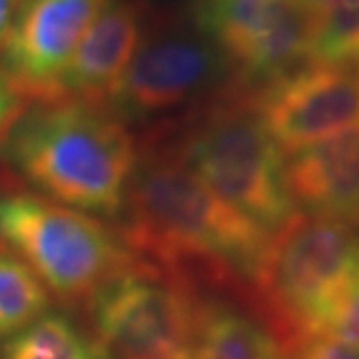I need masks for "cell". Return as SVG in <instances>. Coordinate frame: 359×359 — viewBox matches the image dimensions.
Wrapping results in <instances>:
<instances>
[{"label": "cell", "instance_id": "obj_1", "mask_svg": "<svg viewBox=\"0 0 359 359\" xmlns=\"http://www.w3.org/2000/svg\"><path fill=\"white\" fill-rule=\"evenodd\" d=\"M122 212L130 254L190 283L250 292L273 238L219 200L174 148L142 152Z\"/></svg>", "mask_w": 359, "mask_h": 359}, {"label": "cell", "instance_id": "obj_2", "mask_svg": "<svg viewBox=\"0 0 359 359\" xmlns=\"http://www.w3.org/2000/svg\"><path fill=\"white\" fill-rule=\"evenodd\" d=\"M0 150L40 196L90 216L124 210L138 162L126 122L106 104L76 98L26 102Z\"/></svg>", "mask_w": 359, "mask_h": 359}, {"label": "cell", "instance_id": "obj_3", "mask_svg": "<svg viewBox=\"0 0 359 359\" xmlns=\"http://www.w3.org/2000/svg\"><path fill=\"white\" fill-rule=\"evenodd\" d=\"M212 192L276 236L299 214L283 176V152L259 122L252 90L233 84L174 148Z\"/></svg>", "mask_w": 359, "mask_h": 359}, {"label": "cell", "instance_id": "obj_4", "mask_svg": "<svg viewBox=\"0 0 359 359\" xmlns=\"http://www.w3.org/2000/svg\"><path fill=\"white\" fill-rule=\"evenodd\" d=\"M0 242L65 302L88 299L136 257L96 216L40 194H0Z\"/></svg>", "mask_w": 359, "mask_h": 359}, {"label": "cell", "instance_id": "obj_5", "mask_svg": "<svg viewBox=\"0 0 359 359\" xmlns=\"http://www.w3.org/2000/svg\"><path fill=\"white\" fill-rule=\"evenodd\" d=\"M359 266V233L332 219L297 214L271 238L250 294L287 351L316 334L335 292Z\"/></svg>", "mask_w": 359, "mask_h": 359}, {"label": "cell", "instance_id": "obj_6", "mask_svg": "<svg viewBox=\"0 0 359 359\" xmlns=\"http://www.w3.org/2000/svg\"><path fill=\"white\" fill-rule=\"evenodd\" d=\"M86 302L92 334L112 359H192L202 299L188 280L136 259Z\"/></svg>", "mask_w": 359, "mask_h": 359}, {"label": "cell", "instance_id": "obj_7", "mask_svg": "<svg viewBox=\"0 0 359 359\" xmlns=\"http://www.w3.org/2000/svg\"><path fill=\"white\" fill-rule=\"evenodd\" d=\"M318 16L302 0H194L192 26L257 90L309 60Z\"/></svg>", "mask_w": 359, "mask_h": 359}, {"label": "cell", "instance_id": "obj_8", "mask_svg": "<svg viewBox=\"0 0 359 359\" xmlns=\"http://www.w3.org/2000/svg\"><path fill=\"white\" fill-rule=\"evenodd\" d=\"M230 72L224 54L194 26L166 28L142 39L106 106L124 122L154 118L196 102Z\"/></svg>", "mask_w": 359, "mask_h": 359}, {"label": "cell", "instance_id": "obj_9", "mask_svg": "<svg viewBox=\"0 0 359 359\" xmlns=\"http://www.w3.org/2000/svg\"><path fill=\"white\" fill-rule=\"evenodd\" d=\"M259 122L282 152L359 122V66L306 62L252 92Z\"/></svg>", "mask_w": 359, "mask_h": 359}, {"label": "cell", "instance_id": "obj_10", "mask_svg": "<svg viewBox=\"0 0 359 359\" xmlns=\"http://www.w3.org/2000/svg\"><path fill=\"white\" fill-rule=\"evenodd\" d=\"M106 0H25L0 50V72L26 102L50 100Z\"/></svg>", "mask_w": 359, "mask_h": 359}, {"label": "cell", "instance_id": "obj_11", "mask_svg": "<svg viewBox=\"0 0 359 359\" xmlns=\"http://www.w3.org/2000/svg\"><path fill=\"white\" fill-rule=\"evenodd\" d=\"M295 210L359 228V126L283 154Z\"/></svg>", "mask_w": 359, "mask_h": 359}, {"label": "cell", "instance_id": "obj_12", "mask_svg": "<svg viewBox=\"0 0 359 359\" xmlns=\"http://www.w3.org/2000/svg\"><path fill=\"white\" fill-rule=\"evenodd\" d=\"M142 39L140 8L132 0H106L58 78L54 98L108 102Z\"/></svg>", "mask_w": 359, "mask_h": 359}, {"label": "cell", "instance_id": "obj_13", "mask_svg": "<svg viewBox=\"0 0 359 359\" xmlns=\"http://www.w3.org/2000/svg\"><path fill=\"white\" fill-rule=\"evenodd\" d=\"M192 359H290V351L266 323L240 308L202 299Z\"/></svg>", "mask_w": 359, "mask_h": 359}, {"label": "cell", "instance_id": "obj_14", "mask_svg": "<svg viewBox=\"0 0 359 359\" xmlns=\"http://www.w3.org/2000/svg\"><path fill=\"white\" fill-rule=\"evenodd\" d=\"M0 359H112L98 337L65 311H46L0 341Z\"/></svg>", "mask_w": 359, "mask_h": 359}, {"label": "cell", "instance_id": "obj_15", "mask_svg": "<svg viewBox=\"0 0 359 359\" xmlns=\"http://www.w3.org/2000/svg\"><path fill=\"white\" fill-rule=\"evenodd\" d=\"M50 309V292L13 252H0V341Z\"/></svg>", "mask_w": 359, "mask_h": 359}, {"label": "cell", "instance_id": "obj_16", "mask_svg": "<svg viewBox=\"0 0 359 359\" xmlns=\"http://www.w3.org/2000/svg\"><path fill=\"white\" fill-rule=\"evenodd\" d=\"M308 62L359 66V0H337L318 16Z\"/></svg>", "mask_w": 359, "mask_h": 359}, {"label": "cell", "instance_id": "obj_17", "mask_svg": "<svg viewBox=\"0 0 359 359\" xmlns=\"http://www.w3.org/2000/svg\"><path fill=\"white\" fill-rule=\"evenodd\" d=\"M313 335H332L359 344V266L325 306Z\"/></svg>", "mask_w": 359, "mask_h": 359}, {"label": "cell", "instance_id": "obj_18", "mask_svg": "<svg viewBox=\"0 0 359 359\" xmlns=\"http://www.w3.org/2000/svg\"><path fill=\"white\" fill-rule=\"evenodd\" d=\"M297 359H359V344L332 335H311L294 347Z\"/></svg>", "mask_w": 359, "mask_h": 359}, {"label": "cell", "instance_id": "obj_19", "mask_svg": "<svg viewBox=\"0 0 359 359\" xmlns=\"http://www.w3.org/2000/svg\"><path fill=\"white\" fill-rule=\"evenodd\" d=\"M26 100L13 88V84L0 72V142L4 138L6 130L11 128L14 118L20 114Z\"/></svg>", "mask_w": 359, "mask_h": 359}, {"label": "cell", "instance_id": "obj_20", "mask_svg": "<svg viewBox=\"0 0 359 359\" xmlns=\"http://www.w3.org/2000/svg\"><path fill=\"white\" fill-rule=\"evenodd\" d=\"M16 11H18L16 0H0V50H2L6 36H8L11 28H13Z\"/></svg>", "mask_w": 359, "mask_h": 359}, {"label": "cell", "instance_id": "obj_21", "mask_svg": "<svg viewBox=\"0 0 359 359\" xmlns=\"http://www.w3.org/2000/svg\"><path fill=\"white\" fill-rule=\"evenodd\" d=\"M302 2H304L316 16H320V14L325 13L332 4H335L337 0H302Z\"/></svg>", "mask_w": 359, "mask_h": 359}, {"label": "cell", "instance_id": "obj_22", "mask_svg": "<svg viewBox=\"0 0 359 359\" xmlns=\"http://www.w3.org/2000/svg\"><path fill=\"white\" fill-rule=\"evenodd\" d=\"M16 2H18V6H20V4H22V2H25V0H16Z\"/></svg>", "mask_w": 359, "mask_h": 359}]
</instances>
